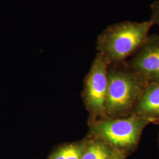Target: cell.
<instances>
[{
	"label": "cell",
	"instance_id": "obj_4",
	"mask_svg": "<svg viewBox=\"0 0 159 159\" xmlns=\"http://www.w3.org/2000/svg\"><path fill=\"white\" fill-rule=\"evenodd\" d=\"M107 60L98 52L85 80V100L94 116L105 117V102L108 86Z\"/></svg>",
	"mask_w": 159,
	"mask_h": 159
},
{
	"label": "cell",
	"instance_id": "obj_12",
	"mask_svg": "<svg viewBox=\"0 0 159 159\" xmlns=\"http://www.w3.org/2000/svg\"></svg>",
	"mask_w": 159,
	"mask_h": 159
},
{
	"label": "cell",
	"instance_id": "obj_8",
	"mask_svg": "<svg viewBox=\"0 0 159 159\" xmlns=\"http://www.w3.org/2000/svg\"><path fill=\"white\" fill-rule=\"evenodd\" d=\"M83 151V150L77 146H67L66 159H81Z\"/></svg>",
	"mask_w": 159,
	"mask_h": 159
},
{
	"label": "cell",
	"instance_id": "obj_11",
	"mask_svg": "<svg viewBox=\"0 0 159 159\" xmlns=\"http://www.w3.org/2000/svg\"><path fill=\"white\" fill-rule=\"evenodd\" d=\"M127 156L120 153H116L114 154L113 156L110 157L108 159H125Z\"/></svg>",
	"mask_w": 159,
	"mask_h": 159
},
{
	"label": "cell",
	"instance_id": "obj_9",
	"mask_svg": "<svg viewBox=\"0 0 159 159\" xmlns=\"http://www.w3.org/2000/svg\"><path fill=\"white\" fill-rule=\"evenodd\" d=\"M151 17L150 20L152 21L153 25H157L159 29V0L153 2L151 6Z\"/></svg>",
	"mask_w": 159,
	"mask_h": 159
},
{
	"label": "cell",
	"instance_id": "obj_6",
	"mask_svg": "<svg viewBox=\"0 0 159 159\" xmlns=\"http://www.w3.org/2000/svg\"><path fill=\"white\" fill-rule=\"evenodd\" d=\"M133 115L159 125V81L148 83L140 97Z\"/></svg>",
	"mask_w": 159,
	"mask_h": 159
},
{
	"label": "cell",
	"instance_id": "obj_1",
	"mask_svg": "<svg viewBox=\"0 0 159 159\" xmlns=\"http://www.w3.org/2000/svg\"><path fill=\"white\" fill-rule=\"evenodd\" d=\"M147 84L130 71L125 62L109 64L104 117L121 118L133 115Z\"/></svg>",
	"mask_w": 159,
	"mask_h": 159
},
{
	"label": "cell",
	"instance_id": "obj_10",
	"mask_svg": "<svg viewBox=\"0 0 159 159\" xmlns=\"http://www.w3.org/2000/svg\"><path fill=\"white\" fill-rule=\"evenodd\" d=\"M67 154V147L60 149L52 157L51 159H66Z\"/></svg>",
	"mask_w": 159,
	"mask_h": 159
},
{
	"label": "cell",
	"instance_id": "obj_2",
	"mask_svg": "<svg viewBox=\"0 0 159 159\" xmlns=\"http://www.w3.org/2000/svg\"><path fill=\"white\" fill-rule=\"evenodd\" d=\"M153 26L150 20L125 21L110 25L98 38V52L110 64L124 63L142 45Z\"/></svg>",
	"mask_w": 159,
	"mask_h": 159
},
{
	"label": "cell",
	"instance_id": "obj_7",
	"mask_svg": "<svg viewBox=\"0 0 159 159\" xmlns=\"http://www.w3.org/2000/svg\"><path fill=\"white\" fill-rule=\"evenodd\" d=\"M116 153L119 152L106 143L96 139L86 146L81 159H108Z\"/></svg>",
	"mask_w": 159,
	"mask_h": 159
},
{
	"label": "cell",
	"instance_id": "obj_3",
	"mask_svg": "<svg viewBox=\"0 0 159 159\" xmlns=\"http://www.w3.org/2000/svg\"><path fill=\"white\" fill-rule=\"evenodd\" d=\"M151 122L136 115L126 117H102L92 122L91 133L116 152L128 156L140 142L143 132Z\"/></svg>",
	"mask_w": 159,
	"mask_h": 159
},
{
	"label": "cell",
	"instance_id": "obj_5",
	"mask_svg": "<svg viewBox=\"0 0 159 159\" xmlns=\"http://www.w3.org/2000/svg\"><path fill=\"white\" fill-rule=\"evenodd\" d=\"M125 66L147 84L159 81V34L148 35Z\"/></svg>",
	"mask_w": 159,
	"mask_h": 159
}]
</instances>
